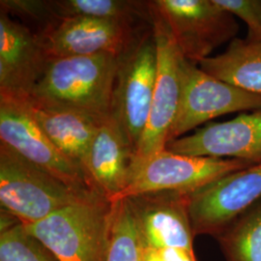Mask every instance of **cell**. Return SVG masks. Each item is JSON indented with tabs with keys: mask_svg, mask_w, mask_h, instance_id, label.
Returning a JSON list of instances; mask_svg holds the SVG:
<instances>
[{
	"mask_svg": "<svg viewBox=\"0 0 261 261\" xmlns=\"http://www.w3.org/2000/svg\"><path fill=\"white\" fill-rule=\"evenodd\" d=\"M0 10L9 16L24 21V25L37 28L38 35H43L58 23L49 0H1Z\"/></svg>",
	"mask_w": 261,
	"mask_h": 261,
	"instance_id": "22",
	"label": "cell"
},
{
	"mask_svg": "<svg viewBox=\"0 0 261 261\" xmlns=\"http://www.w3.org/2000/svg\"><path fill=\"white\" fill-rule=\"evenodd\" d=\"M0 142L66 185L92 190L84 170L47 138L22 101L0 96Z\"/></svg>",
	"mask_w": 261,
	"mask_h": 261,
	"instance_id": "10",
	"label": "cell"
},
{
	"mask_svg": "<svg viewBox=\"0 0 261 261\" xmlns=\"http://www.w3.org/2000/svg\"><path fill=\"white\" fill-rule=\"evenodd\" d=\"M165 149L193 157L261 164V110L229 121L210 122L189 136L170 140Z\"/></svg>",
	"mask_w": 261,
	"mask_h": 261,
	"instance_id": "12",
	"label": "cell"
},
{
	"mask_svg": "<svg viewBox=\"0 0 261 261\" xmlns=\"http://www.w3.org/2000/svg\"><path fill=\"white\" fill-rule=\"evenodd\" d=\"M107 261H143V243L126 199L113 202Z\"/></svg>",
	"mask_w": 261,
	"mask_h": 261,
	"instance_id": "20",
	"label": "cell"
},
{
	"mask_svg": "<svg viewBox=\"0 0 261 261\" xmlns=\"http://www.w3.org/2000/svg\"><path fill=\"white\" fill-rule=\"evenodd\" d=\"M159 252L165 261H196L194 252L181 249H163Z\"/></svg>",
	"mask_w": 261,
	"mask_h": 261,
	"instance_id": "24",
	"label": "cell"
},
{
	"mask_svg": "<svg viewBox=\"0 0 261 261\" xmlns=\"http://www.w3.org/2000/svg\"><path fill=\"white\" fill-rule=\"evenodd\" d=\"M133 157L126 137L109 116L95 135L84 168L90 188L113 202L128 184Z\"/></svg>",
	"mask_w": 261,
	"mask_h": 261,
	"instance_id": "15",
	"label": "cell"
},
{
	"mask_svg": "<svg viewBox=\"0 0 261 261\" xmlns=\"http://www.w3.org/2000/svg\"><path fill=\"white\" fill-rule=\"evenodd\" d=\"M151 5L168 24L181 55L197 65L234 40L239 29L233 15L216 0H154Z\"/></svg>",
	"mask_w": 261,
	"mask_h": 261,
	"instance_id": "6",
	"label": "cell"
},
{
	"mask_svg": "<svg viewBox=\"0 0 261 261\" xmlns=\"http://www.w3.org/2000/svg\"><path fill=\"white\" fill-rule=\"evenodd\" d=\"M157 69V43L151 25L119 56L112 90L111 117L126 137L134 156L148 121Z\"/></svg>",
	"mask_w": 261,
	"mask_h": 261,
	"instance_id": "3",
	"label": "cell"
},
{
	"mask_svg": "<svg viewBox=\"0 0 261 261\" xmlns=\"http://www.w3.org/2000/svg\"><path fill=\"white\" fill-rule=\"evenodd\" d=\"M22 102L47 138L84 172L95 135L106 118L30 98Z\"/></svg>",
	"mask_w": 261,
	"mask_h": 261,
	"instance_id": "16",
	"label": "cell"
},
{
	"mask_svg": "<svg viewBox=\"0 0 261 261\" xmlns=\"http://www.w3.org/2000/svg\"><path fill=\"white\" fill-rule=\"evenodd\" d=\"M143 261H165L159 250L143 245Z\"/></svg>",
	"mask_w": 261,
	"mask_h": 261,
	"instance_id": "25",
	"label": "cell"
},
{
	"mask_svg": "<svg viewBox=\"0 0 261 261\" xmlns=\"http://www.w3.org/2000/svg\"><path fill=\"white\" fill-rule=\"evenodd\" d=\"M144 246L194 252L189 194L163 191L126 198Z\"/></svg>",
	"mask_w": 261,
	"mask_h": 261,
	"instance_id": "13",
	"label": "cell"
},
{
	"mask_svg": "<svg viewBox=\"0 0 261 261\" xmlns=\"http://www.w3.org/2000/svg\"><path fill=\"white\" fill-rule=\"evenodd\" d=\"M0 261H59L20 222L0 233Z\"/></svg>",
	"mask_w": 261,
	"mask_h": 261,
	"instance_id": "21",
	"label": "cell"
},
{
	"mask_svg": "<svg viewBox=\"0 0 261 261\" xmlns=\"http://www.w3.org/2000/svg\"><path fill=\"white\" fill-rule=\"evenodd\" d=\"M198 66L220 81L261 95V41L235 38L223 54Z\"/></svg>",
	"mask_w": 261,
	"mask_h": 261,
	"instance_id": "17",
	"label": "cell"
},
{
	"mask_svg": "<svg viewBox=\"0 0 261 261\" xmlns=\"http://www.w3.org/2000/svg\"><path fill=\"white\" fill-rule=\"evenodd\" d=\"M151 25L137 27L112 20L79 17L61 19L56 27L39 36L50 58L99 54L121 56Z\"/></svg>",
	"mask_w": 261,
	"mask_h": 261,
	"instance_id": "14",
	"label": "cell"
},
{
	"mask_svg": "<svg viewBox=\"0 0 261 261\" xmlns=\"http://www.w3.org/2000/svg\"><path fill=\"white\" fill-rule=\"evenodd\" d=\"M112 207L92 191L44 220L23 225L59 261H107Z\"/></svg>",
	"mask_w": 261,
	"mask_h": 261,
	"instance_id": "2",
	"label": "cell"
},
{
	"mask_svg": "<svg viewBox=\"0 0 261 261\" xmlns=\"http://www.w3.org/2000/svg\"><path fill=\"white\" fill-rule=\"evenodd\" d=\"M118 59L112 54L51 58L29 98L107 118Z\"/></svg>",
	"mask_w": 261,
	"mask_h": 261,
	"instance_id": "1",
	"label": "cell"
},
{
	"mask_svg": "<svg viewBox=\"0 0 261 261\" xmlns=\"http://www.w3.org/2000/svg\"><path fill=\"white\" fill-rule=\"evenodd\" d=\"M58 20L71 18H94L137 27L152 24L150 1L135 0H51Z\"/></svg>",
	"mask_w": 261,
	"mask_h": 261,
	"instance_id": "18",
	"label": "cell"
},
{
	"mask_svg": "<svg viewBox=\"0 0 261 261\" xmlns=\"http://www.w3.org/2000/svg\"><path fill=\"white\" fill-rule=\"evenodd\" d=\"M216 2L247 24L249 28V40L261 41V1L216 0Z\"/></svg>",
	"mask_w": 261,
	"mask_h": 261,
	"instance_id": "23",
	"label": "cell"
},
{
	"mask_svg": "<svg viewBox=\"0 0 261 261\" xmlns=\"http://www.w3.org/2000/svg\"><path fill=\"white\" fill-rule=\"evenodd\" d=\"M216 239L226 261H261V200Z\"/></svg>",
	"mask_w": 261,
	"mask_h": 261,
	"instance_id": "19",
	"label": "cell"
},
{
	"mask_svg": "<svg viewBox=\"0 0 261 261\" xmlns=\"http://www.w3.org/2000/svg\"><path fill=\"white\" fill-rule=\"evenodd\" d=\"M252 166L236 159L193 157L163 150L130 173L127 186L113 202L153 192L191 194L218 178Z\"/></svg>",
	"mask_w": 261,
	"mask_h": 261,
	"instance_id": "7",
	"label": "cell"
},
{
	"mask_svg": "<svg viewBox=\"0 0 261 261\" xmlns=\"http://www.w3.org/2000/svg\"><path fill=\"white\" fill-rule=\"evenodd\" d=\"M90 192L66 185L0 142L1 209L14 215L21 224L42 221Z\"/></svg>",
	"mask_w": 261,
	"mask_h": 261,
	"instance_id": "4",
	"label": "cell"
},
{
	"mask_svg": "<svg viewBox=\"0 0 261 261\" xmlns=\"http://www.w3.org/2000/svg\"><path fill=\"white\" fill-rule=\"evenodd\" d=\"M50 59L38 34L0 10V96L28 99Z\"/></svg>",
	"mask_w": 261,
	"mask_h": 261,
	"instance_id": "11",
	"label": "cell"
},
{
	"mask_svg": "<svg viewBox=\"0 0 261 261\" xmlns=\"http://www.w3.org/2000/svg\"><path fill=\"white\" fill-rule=\"evenodd\" d=\"M257 110H261L260 94L252 93L220 81L184 57L180 105L169 141L184 137L216 117Z\"/></svg>",
	"mask_w": 261,
	"mask_h": 261,
	"instance_id": "8",
	"label": "cell"
},
{
	"mask_svg": "<svg viewBox=\"0 0 261 261\" xmlns=\"http://www.w3.org/2000/svg\"><path fill=\"white\" fill-rule=\"evenodd\" d=\"M261 200V164L236 170L189 194L193 232L218 237Z\"/></svg>",
	"mask_w": 261,
	"mask_h": 261,
	"instance_id": "9",
	"label": "cell"
},
{
	"mask_svg": "<svg viewBox=\"0 0 261 261\" xmlns=\"http://www.w3.org/2000/svg\"><path fill=\"white\" fill-rule=\"evenodd\" d=\"M150 9L158 53L157 77L148 121L133 159L130 175L166 148L177 117L181 98V69L184 56L176 46L168 24L153 8L151 1Z\"/></svg>",
	"mask_w": 261,
	"mask_h": 261,
	"instance_id": "5",
	"label": "cell"
}]
</instances>
